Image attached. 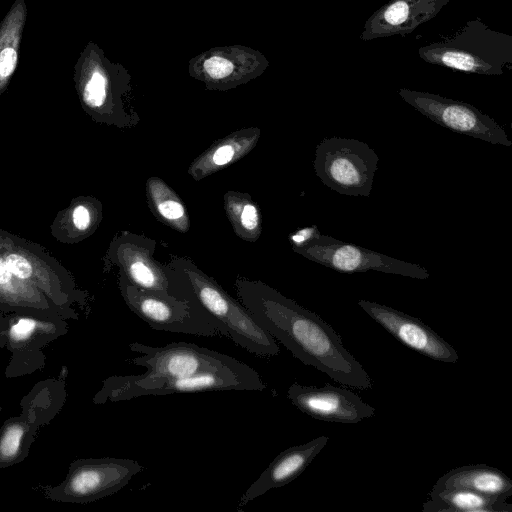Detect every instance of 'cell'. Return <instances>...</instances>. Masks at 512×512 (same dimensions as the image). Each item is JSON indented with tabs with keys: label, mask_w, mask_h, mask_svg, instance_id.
<instances>
[{
	"label": "cell",
	"mask_w": 512,
	"mask_h": 512,
	"mask_svg": "<svg viewBox=\"0 0 512 512\" xmlns=\"http://www.w3.org/2000/svg\"><path fill=\"white\" fill-rule=\"evenodd\" d=\"M1 410H2V408H1V406H0V415H1Z\"/></svg>",
	"instance_id": "31"
},
{
	"label": "cell",
	"mask_w": 512,
	"mask_h": 512,
	"mask_svg": "<svg viewBox=\"0 0 512 512\" xmlns=\"http://www.w3.org/2000/svg\"><path fill=\"white\" fill-rule=\"evenodd\" d=\"M398 94L422 115L444 128L491 144L512 145L504 128L471 104L407 88H401Z\"/></svg>",
	"instance_id": "12"
},
{
	"label": "cell",
	"mask_w": 512,
	"mask_h": 512,
	"mask_svg": "<svg viewBox=\"0 0 512 512\" xmlns=\"http://www.w3.org/2000/svg\"><path fill=\"white\" fill-rule=\"evenodd\" d=\"M114 255V262L123 269V275L131 284L148 291L170 293L167 275L152 260L151 252L125 243L117 247Z\"/></svg>",
	"instance_id": "23"
},
{
	"label": "cell",
	"mask_w": 512,
	"mask_h": 512,
	"mask_svg": "<svg viewBox=\"0 0 512 512\" xmlns=\"http://www.w3.org/2000/svg\"><path fill=\"white\" fill-rule=\"evenodd\" d=\"M358 305L395 339L415 352L445 363L459 360L457 351L420 319L376 302L359 300Z\"/></svg>",
	"instance_id": "15"
},
{
	"label": "cell",
	"mask_w": 512,
	"mask_h": 512,
	"mask_svg": "<svg viewBox=\"0 0 512 512\" xmlns=\"http://www.w3.org/2000/svg\"><path fill=\"white\" fill-rule=\"evenodd\" d=\"M0 311L4 313L41 311L60 315L69 320L71 316L52 303L42 292L15 277L0 255Z\"/></svg>",
	"instance_id": "21"
},
{
	"label": "cell",
	"mask_w": 512,
	"mask_h": 512,
	"mask_svg": "<svg viewBox=\"0 0 512 512\" xmlns=\"http://www.w3.org/2000/svg\"><path fill=\"white\" fill-rule=\"evenodd\" d=\"M430 499L423 503L424 512H511L507 498L480 494L462 488L433 487Z\"/></svg>",
	"instance_id": "22"
},
{
	"label": "cell",
	"mask_w": 512,
	"mask_h": 512,
	"mask_svg": "<svg viewBox=\"0 0 512 512\" xmlns=\"http://www.w3.org/2000/svg\"><path fill=\"white\" fill-rule=\"evenodd\" d=\"M259 137L260 129L248 128L219 139L192 162L188 173L199 181L233 164L253 149Z\"/></svg>",
	"instance_id": "19"
},
{
	"label": "cell",
	"mask_w": 512,
	"mask_h": 512,
	"mask_svg": "<svg viewBox=\"0 0 512 512\" xmlns=\"http://www.w3.org/2000/svg\"><path fill=\"white\" fill-rule=\"evenodd\" d=\"M102 219V205L91 196H79L54 218L50 230L62 244H77L91 236Z\"/></svg>",
	"instance_id": "18"
},
{
	"label": "cell",
	"mask_w": 512,
	"mask_h": 512,
	"mask_svg": "<svg viewBox=\"0 0 512 512\" xmlns=\"http://www.w3.org/2000/svg\"><path fill=\"white\" fill-rule=\"evenodd\" d=\"M180 299L202 307L226 329L228 337L249 353L261 357L276 356V340L261 327L254 316L230 297L214 280L195 268L186 267Z\"/></svg>",
	"instance_id": "5"
},
{
	"label": "cell",
	"mask_w": 512,
	"mask_h": 512,
	"mask_svg": "<svg viewBox=\"0 0 512 512\" xmlns=\"http://www.w3.org/2000/svg\"><path fill=\"white\" fill-rule=\"evenodd\" d=\"M38 429L21 414L4 421L0 428V469L27 458Z\"/></svg>",
	"instance_id": "26"
},
{
	"label": "cell",
	"mask_w": 512,
	"mask_h": 512,
	"mask_svg": "<svg viewBox=\"0 0 512 512\" xmlns=\"http://www.w3.org/2000/svg\"><path fill=\"white\" fill-rule=\"evenodd\" d=\"M17 63V52L13 48H5L0 52V77L8 78L14 71Z\"/></svg>",
	"instance_id": "29"
},
{
	"label": "cell",
	"mask_w": 512,
	"mask_h": 512,
	"mask_svg": "<svg viewBox=\"0 0 512 512\" xmlns=\"http://www.w3.org/2000/svg\"><path fill=\"white\" fill-rule=\"evenodd\" d=\"M451 0H390L364 23L360 39L410 34L433 19Z\"/></svg>",
	"instance_id": "16"
},
{
	"label": "cell",
	"mask_w": 512,
	"mask_h": 512,
	"mask_svg": "<svg viewBox=\"0 0 512 512\" xmlns=\"http://www.w3.org/2000/svg\"><path fill=\"white\" fill-rule=\"evenodd\" d=\"M8 326V320L6 316L0 315V333L4 331Z\"/></svg>",
	"instance_id": "30"
},
{
	"label": "cell",
	"mask_w": 512,
	"mask_h": 512,
	"mask_svg": "<svg viewBox=\"0 0 512 512\" xmlns=\"http://www.w3.org/2000/svg\"><path fill=\"white\" fill-rule=\"evenodd\" d=\"M224 207L234 232L240 238L250 242L259 238L262 228L261 214L248 195L228 192L224 196Z\"/></svg>",
	"instance_id": "27"
},
{
	"label": "cell",
	"mask_w": 512,
	"mask_h": 512,
	"mask_svg": "<svg viewBox=\"0 0 512 512\" xmlns=\"http://www.w3.org/2000/svg\"><path fill=\"white\" fill-rule=\"evenodd\" d=\"M238 291L245 308L261 327L303 364L341 385L358 390L372 388L363 365L319 315L261 283L241 282Z\"/></svg>",
	"instance_id": "1"
},
{
	"label": "cell",
	"mask_w": 512,
	"mask_h": 512,
	"mask_svg": "<svg viewBox=\"0 0 512 512\" xmlns=\"http://www.w3.org/2000/svg\"><path fill=\"white\" fill-rule=\"evenodd\" d=\"M0 255L15 277L42 292L72 320H79L76 307H87L88 293L42 246L0 228Z\"/></svg>",
	"instance_id": "3"
},
{
	"label": "cell",
	"mask_w": 512,
	"mask_h": 512,
	"mask_svg": "<svg viewBox=\"0 0 512 512\" xmlns=\"http://www.w3.org/2000/svg\"><path fill=\"white\" fill-rule=\"evenodd\" d=\"M121 295L129 309L152 329L197 336L228 337L225 327L202 307L170 293L148 291L119 278Z\"/></svg>",
	"instance_id": "6"
},
{
	"label": "cell",
	"mask_w": 512,
	"mask_h": 512,
	"mask_svg": "<svg viewBox=\"0 0 512 512\" xmlns=\"http://www.w3.org/2000/svg\"><path fill=\"white\" fill-rule=\"evenodd\" d=\"M129 347L141 355L128 362L146 368L143 374L147 376L181 377L250 367L234 357L188 342H172L162 347L133 342Z\"/></svg>",
	"instance_id": "10"
},
{
	"label": "cell",
	"mask_w": 512,
	"mask_h": 512,
	"mask_svg": "<svg viewBox=\"0 0 512 512\" xmlns=\"http://www.w3.org/2000/svg\"><path fill=\"white\" fill-rule=\"evenodd\" d=\"M328 441L329 437L322 435L279 453L243 493L238 504V511L241 512L249 502L267 491L280 488L293 481L304 472Z\"/></svg>",
	"instance_id": "17"
},
{
	"label": "cell",
	"mask_w": 512,
	"mask_h": 512,
	"mask_svg": "<svg viewBox=\"0 0 512 512\" xmlns=\"http://www.w3.org/2000/svg\"><path fill=\"white\" fill-rule=\"evenodd\" d=\"M268 60L258 51L236 45L216 47L190 60L189 74L208 89L227 90L261 75Z\"/></svg>",
	"instance_id": "13"
},
{
	"label": "cell",
	"mask_w": 512,
	"mask_h": 512,
	"mask_svg": "<svg viewBox=\"0 0 512 512\" xmlns=\"http://www.w3.org/2000/svg\"><path fill=\"white\" fill-rule=\"evenodd\" d=\"M307 259L341 273L379 271L414 279H428L429 272L422 266L399 260L333 237L320 234L308 244L293 248Z\"/></svg>",
	"instance_id": "11"
},
{
	"label": "cell",
	"mask_w": 512,
	"mask_h": 512,
	"mask_svg": "<svg viewBox=\"0 0 512 512\" xmlns=\"http://www.w3.org/2000/svg\"><path fill=\"white\" fill-rule=\"evenodd\" d=\"M320 235L319 229L316 225L305 227L291 233L289 235L290 243L293 248L302 247Z\"/></svg>",
	"instance_id": "28"
},
{
	"label": "cell",
	"mask_w": 512,
	"mask_h": 512,
	"mask_svg": "<svg viewBox=\"0 0 512 512\" xmlns=\"http://www.w3.org/2000/svg\"><path fill=\"white\" fill-rule=\"evenodd\" d=\"M143 470L142 464L127 458H80L70 463L60 484L42 491L52 501L87 504L118 492Z\"/></svg>",
	"instance_id": "7"
},
{
	"label": "cell",
	"mask_w": 512,
	"mask_h": 512,
	"mask_svg": "<svg viewBox=\"0 0 512 512\" xmlns=\"http://www.w3.org/2000/svg\"><path fill=\"white\" fill-rule=\"evenodd\" d=\"M287 397L301 412L326 422L355 424L376 413L355 392L329 383L316 387L295 382L288 388Z\"/></svg>",
	"instance_id": "14"
},
{
	"label": "cell",
	"mask_w": 512,
	"mask_h": 512,
	"mask_svg": "<svg viewBox=\"0 0 512 512\" xmlns=\"http://www.w3.org/2000/svg\"><path fill=\"white\" fill-rule=\"evenodd\" d=\"M146 193L148 205L159 221L182 233L189 230L190 220L184 203L163 180L150 177Z\"/></svg>",
	"instance_id": "25"
},
{
	"label": "cell",
	"mask_w": 512,
	"mask_h": 512,
	"mask_svg": "<svg viewBox=\"0 0 512 512\" xmlns=\"http://www.w3.org/2000/svg\"><path fill=\"white\" fill-rule=\"evenodd\" d=\"M65 400L66 387L62 377L41 380L21 399V415L40 428L59 413Z\"/></svg>",
	"instance_id": "24"
},
{
	"label": "cell",
	"mask_w": 512,
	"mask_h": 512,
	"mask_svg": "<svg viewBox=\"0 0 512 512\" xmlns=\"http://www.w3.org/2000/svg\"><path fill=\"white\" fill-rule=\"evenodd\" d=\"M378 160L376 152L360 140L331 137L317 145L314 168L328 188L343 195L368 197Z\"/></svg>",
	"instance_id": "8"
},
{
	"label": "cell",
	"mask_w": 512,
	"mask_h": 512,
	"mask_svg": "<svg viewBox=\"0 0 512 512\" xmlns=\"http://www.w3.org/2000/svg\"><path fill=\"white\" fill-rule=\"evenodd\" d=\"M426 63L468 74L498 76L512 65V36L470 20L455 33L421 46Z\"/></svg>",
	"instance_id": "2"
},
{
	"label": "cell",
	"mask_w": 512,
	"mask_h": 512,
	"mask_svg": "<svg viewBox=\"0 0 512 512\" xmlns=\"http://www.w3.org/2000/svg\"><path fill=\"white\" fill-rule=\"evenodd\" d=\"M266 384L252 367L239 371H217L181 377H155L145 374L113 375L102 382L94 395L96 405L149 395L203 391H263Z\"/></svg>",
	"instance_id": "4"
},
{
	"label": "cell",
	"mask_w": 512,
	"mask_h": 512,
	"mask_svg": "<svg viewBox=\"0 0 512 512\" xmlns=\"http://www.w3.org/2000/svg\"><path fill=\"white\" fill-rule=\"evenodd\" d=\"M6 317L8 326L0 333V348L11 352L5 375L14 378L42 370V348L68 332L66 319L41 311L11 312Z\"/></svg>",
	"instance_id": "9"
},
{
	"label": "cell",
	"mask_w": 512,
	"mask_h": 512,
	"mask_svg": "<svg viewBox=\"0 0 512 512\" xmlns=\"http://www.w3.org/2000/svg\"><path fill=\"white\" fill-rule=\"evenodd\" d=\"M435 488H462L494 497L509 498L512 495V481L501 470L485 465H466L447 471Z\"/></svg>",
	"instance_id": "20"
}]
</instances>
